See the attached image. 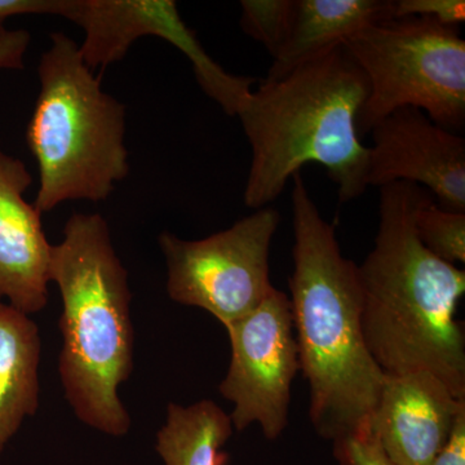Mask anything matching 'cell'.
<instances>
[{
    "instance_id": "obj_1",
    "label": "cell",
    "mask_w": 465,
    "mask_h": 465,
    "mask_svg": "<svg viewBox=\"0 0 465 465\" xmlns=\"http://www.w3.org/2000/svg\"><path fill=\"white\" fill-rule=\"evenodd\" d=\"M428 192L411 183L381 188L375 246L358 265L366 347L385 375L427 371L465 400V341L455 320L465 272L430 252L416 235Z\"/></svg>"
},
{
    "instance_id": "obj_5",
    "label": "cell",
    "mask_w": 465,
    "mask_h": 465,
    "mask_svg": "<svg viewBox=\"0 0 465 465\" xmlns=\"http://www.w3.org/2000/svg\"><path fill=\"white\" fill-rule=\"evenodd\" d=\"M50 41L26 130L39 170L34 206L41 213L65 202L108 200L130 173L124 106L101 88L79 45L63 33L51 34Z\"/></svg>"
},
{
    "instance_id": "obj_19",
    "label": "cell",
    "mask_w": 465,
    "mask_h": 465,
    "mask_svg": "<svg viewBox=\"0 0 465 465\" xmlns=\"http://www.w3.org/2000/svg\"><path fill=\"white\" fill-rule=\"evenodd\" d=\"M341 465H393L382 454L370 430L333 448Z\"/></svg>"
},
{
    "instance_id": "obj_11",
    "label": "cell",
    "mask_w": 465,
    "mask_h": 465,
    "mask_svg": "<svg viewBox=\"0 0 465 465\" xmlns=\"http://www.w3.org/2000/svg\"><path fill=\"white\" fill-rule=\"evenodd\" d=\"M465 411L445 382L427 371L385 375L370 432L393 465H432Z\"/></svg>"
},
{
    "instance_id": "obj_17",
    "label": "cell",
    "mask_w": 465,
    "mask_h": 465,
    "mask_svg": "<svg viewBox=\"0 0 465 465\" xmlns=\"http://www.w3.org/2000/svg\"><path fill=\"white\" fill-rule=\"evenodd\" d=\"M295 0H243L241 27L269 51L272 57L282 50L289 36Z\"/></svg>"
},
{
    "instance_id": "obj_12",
    "label": "cell",
    "mask_w": 465,
    "mask_h": 465,
    "mask_svg": "<svg viewBox=\"0 0 465 465\" xmlns=\"http://www.w3.org/2000/svg\"><path fill=\"white\" fill-rule=\"evenodd\" d=\"M32 183L25 163L0 150V298L27 316L47 305L54 247L24 198Z\"/></svg>"
},
{
    "instance_id": "obj_4",
    "label": "cell",
    "mask_w": 465,
    "mask_h": 465,
    "mask_svg": "<svg viewBox=\"0 0 465 465\" xmlns=\"http://www.w3.org/2000/svg\"><path fill=\"white\" fill-rule=\"evenodd\" d=\"M51 281L63 299L61 381L79 420L121 437L131 419L119 387L134 367L128 273L99 213H74L52 247Z\"/></svg>"
},
{
    "instance_id": "obj_14",
    "label": "cell",
    "mask_w": 465,
    "mask_h": 465,
    "mask_svg": "<svg viewBox=\"0 0 465 465\" xmlns=\"http://www.w3.org/2000/svg\"><path fill=\"white\" fill-rule=\"evenodd\" d=\"M41 349L36 323L0 302V454L38 410Z\"/></svg>"
},
{
    "instance_id": "obj_3",
    "label": "cell",
    "mask_w": 465,
    "mask_h": 465,
    "mask_svg": "<svg viewBox=\"0 0 465 465\" xmlns=\"http://www.w3.org/2000/svg\"><path fill=\"white\" fill-rule=\"evenodd\" d=\"M367 96L342 43L253 88L237 114L252 154L244 204L268 207L309 163L326 168L341 203L361 197L369 188V148L358 133Z\"/></svg>"
},
{
    "instance_id": "obj_21",
    "label": "cell",
    "mask_w": 465,
    "mask_h": 465,
    "mask_svg": "<svg viewBox=\"0 0 465 465\" xmlns=\"http://www.w3.org/2000/svg\"><path fill=\"white\" fill-rule=\"evenodd\" d=\"M30 45L26 30H0V69H24V60Z\"/></svg>"
},
{
    "instance_id": "obj_10",
    "label": "cell",
    "mask_w": 465,
    "mask_h": 465,
    "mask_svg": "<svg viewBox=\"0 0 465 465\" xmlns=\"http://www.w3.org/2000/svg\"><path fill=\"white\" fill-rule=\"evenodd\" d=\"M370 133L369 186L415 183L440 207L465 213L464 137L415 108L396 110Z\"/></svg>"
},
{
    "instance_id": "obj_7",
    "label": "cell",
    "mask_w": 465,
    "mask_h": 465,
    "mask_svg": "<svg viewBox=\"0 0 465 465\" xmlns=\"http://www.w3.org/2000/svg\"><path fill=\"white\" fill-rule=\"evenodd\" d=\"M280 213L260 208L226 231L200 241L159 235L173 302L204 309L226 327L249 316L275 289L269 252Z\"/></svg>"
},
{
    "instance_id": "obj_6",
    "label": "cell",
    "mask_w": 465,
    "mask_h": 465,
    "mask_svg": "<svg viewBox=\"0 0 465 465\" xmlns=\"http://www.w3.org/2000/svg\"><path fill=\"white\" fill-rule=\"evenodd\" d=\"M342 45L369 84L358 121L361 137L402 108L421 110L451 133L464 127L465 41L458 26L432 18H390Z\"/></svg>"
},
{
    "instance_id": "obj_9",
    "label": "cell",
    "mask_w": 465,
    "mask_h": 465,
    "mask_svg": "<svg viewBox=\"0 0 465 465\" xmlns=\"http://www.w3.org/2000/svg\"><path fill=\"white\" fill-rule=\"evenodd\" d=\"M63 17L84 30L79 50L92 72L121 61L137 39L157 36L188 57L202 90L226 114L237 112L252 87L249 76L229 74L207 54L173 0H69Z\"/></svg>"
},
{
    "instance_id": "obj_20",
    "label": "cell",
    "mask_w": 465,
    "mask_h": 465,
    "mask_svg": "<svg viewBox=\"0 0 465 465\" xmlns=\"http://www.w3.org/2000/svg\"><path fill=\"white\" fill-rule=\"evenodd\" d=\"M67 0H0V30L8 18L23 15H52L63 17Z\"/></svg>"
},
{
    "instance_id": "obj_8",
    "label": "cell",
    "mask_w": 465,
    "mask_h": 465,
    "mask_svg": "<svg viewBox=\"0 0 465 465\" xmlns=\"http://www.w3.org/2000/svg\"><path fill=\"white\" fill-rule=\"evenodd\" d=\"M231 341L222 396L232 403V428L243 432L259 424L275 440L289 424L291 385L300 370L289 296L274 289L249 316L225 327Z\"/></svg>"
},
{
    "instance_id": "obj_15",
    "label": "cell",
    "mask_w": 465,
    "mask_h": 465,
    "mask_svg": "<svg viewBox=\"0 0 465 465\" xmlns=\"http://www.w3.org/2000/svg\"><path fill=\"white\" fill-rule=\"evenodd\" d=\"M232 430L229 414L213 401L170 403L155 449L166 465H226L229 457L223 448Z\"/></svg>"
},
{
    "instance_id": "obj_18",
    "label": "cell",
    "mask_w": 465,
    "mask_h": 465,
    "mask_svg": "<svg viewBox=\"0 0 465 465\" xmlns=\"http://www.w3.org/2000/svg\"><path fill=\"white\" fill-rule=\"evenodd\" d=\"M432 18L443 25L459 26L465 20L464 0H393L391 18Z\"/></svg>"
},
{
    "instance_id": "obj_16",
    "label": "cell",
    "mask_w": 465,
    "mask_h": 465,
    "mask_svg": "<svg viewBox=\"0 0 465 465\" xmlns=\"http://www.w3.org/2000/svg\"><path fill=\"white\" fill-rule=\"evenodd\" d=\"M414 226L421 244L452 265L465 264V213L440 207L428 193L415 211Z\"/></svg>"
},
{
    "instance_id": "obj_13",
    "label": "cell",
    "mask_w": 465,
    "mask_h": 465,
    "mask_svg": "<svg viewBox=\"0 0 465 465\" xmlns=\"http://www.w3.org/2000/svg\"><path fill=\"white\" fill-rule=\"evenodd\" d=\"M390 18L391 0H295L289 36L266 78H280L353 34Z\"/></svg>"
},
{
    "instance_id": "obj_2",
    "label": "cell",
    "mask_w": 465,
    "mask_h": 465,
    "mask_svg": "<svg viewBox=\"0 0 465 465\" xmlns=\"http://www.w3.org/2000/svg\"><path fill=\"white\" fill-rule=\"evenodd\" d=\"M291 311L312 425L333 448L370 430L385 374L366 347L358 265L344 258L302 173L292 177Z\"/></svg>"
},
{
    "instance_id": "obj_22",
    "label": "cell",
    "mask_w": 465,
    "mask_h": 465,
    "mask_svg": "<svg viewBox=\"0 0 465 465\" xmlns=\"http://www.w3.org/2000/svg\"><path fill=\"white\" fill-rule=\"evenodd\" d=\"M432 465H465V411L459 415L449 440Z\"/></svg>"
}]
</instances>
